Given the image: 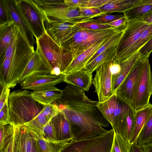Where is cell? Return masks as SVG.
Instances as JSON below:
<instances>
[{
  "instance_id": "cell-34",
  "label": "cell",
  "mask_w": 152,
  "mask_h": 152,
  "mask_svg": "<svg viewBox=\"0 0 152 152\" xmlns=\"http://www.w3.org/2000/svg\"><path fill=\"white\" fill-rule=\"evenodd\" d=\"M14 134V127L13 125H0V152H4Z\"/></svg>"
},
{
  "instance_id": "cell-18",
  "label": "cell",
  "mask_w": 152,
  "mask_h": 152,
  "mask_svg": "<svg viewBox=\"0 0 152 152\" xmlns=\"http://www.w3.org/2000/svg\"><path fill=\"white\" fill-rule=\"evenodd\" d=\"M109 39L95 43L80 55L72 61L64 74L66 75L84 69L90 59Z\"/></svg>"
},
{
  "instance_id": "cell-39",
  "label": "cell",
  "mask_w": 152,
  "mask_h": 152,
  "mask_svg": "<svg viewBox=\"0 0 152 152\" xmlns=\"http://www.w3.org/2000/svg\"><path fill=\"white\" fill-rule=\"evenodd\" d=\"M78 10L80 18L82 20H90L102 15L107 13L102 11L99 8L80 7Z\"/></svg>"
},
{
  "instance_id": "cell-32",
  "label": "cell",
  "mask_w": 152,
  "mask_h": 152,
  "mask_svg": "<svg viewBox=\"0 0 152 152\" xmlns=\"http://www.w3.org/2000/svg\"><path fill=\"white\" fill-rule=\"evenodd\" d=\"M152 37V23L150 24L143 31L139 39L134 44L128 52L125 60L134 54L137 53L139 50Z\"/></svg>"
},
{
  "instance_id": "cell-31",
  "label": "cell",
  "mask_w": 152,
  "mask_h": 152,
  "mask_svg": "<svg viewBox=\"0 0 152 152\" xmlns=\"http://www.w3.org/2000/svg\"><path fill=\"white\" fill-rule=\"evenodd\" d=\"M152 10V5H137L124 13L128 21L139 20L147 13Z\"/></svg>"
},
{
  "instance_id": "cell-46",
  "label": "cell",
  "mask_w": 152,
  "mask_h": 152,
  "mask_svg": "<svg viewBox=\"0 0 152 152\" xmlns=\"http://www.w3.org/2000/svg\"><path fill=\"white\" fill-rule=\"evenodd\" d=\"M110 1L111 0H84L81 7L99 8Z\"/></svg>"
},
{
  "instance_id": "cell-37",
  "label": "cell",
  "mask_w": 152,
  "mask_h": 152,
  "mask_svg": "<svg viewBox=\"0 0 152 152\" xmlns=\"http://www.w3.org/2000/svg\"><path fill=\"white\" fill-rule=\"evenodd\" d=\"M124 30L117 32L110 37L90 59L88 63L91 62L107 49L118 45L124 33Z\"/></svg>"
},
{
  "instance_id": "cell-24",
  "label": "cell",
  "mask_w": 152,
  "mask_h": 152,
  "mask_svg": "<svg viewBox=\"0 0 152 152\" xmlns=\"http://www.w3.org/2000/svg\"><path fill=\"white\" fill-rule=\"evenodd\" d=\"M31 131L35 137L41 152H61L63 148L71 140H49L43 138L41 134L35 131Z\"/></svg>"
},
{
  "instance_id": "cell-10",
  "label": "cell",
  "mask_w": 152,
  "mask_h": 152,
  "mask_svg": "<svg viewBox=\"0 0 152 152\" xmlns=\"http://www.w3.org/2000/svg\"><path fill=\"white\" fill-rule=\"evenodd\" d=\"M149 24L140 20L128 21L124 33L118 45L114 60L118 63L125 60L129 50Z\"/></svg>"
},
{
  "instance_id": "cell-51",
  "label": "cell",
  "mask_w": 152,
  "mask_h": 152,
  "mask_svg": "<svg viewBox=\"0 0 152 152\" xmlns=\"http://www.w3.org/2000/svg\"><path fill=\"white\" fill-rule=\"evenodd\" d=\"M139 20L148 24L152 23V10L147 13Z\"/></svg>"
},
{
  "instance_id": "cell-21",
  "label": "cell",
  "mask_w": 152,
  "mask_h": 152,
  "mask_svg": "<svg viewBox=\"0 0 152 152\" xmlns=\"http://www.w3.org/2000/svg\"><path fill=\"white\" fill-rule=\"evenodd\" d=\"M53 118L56 125L57 140H73L74 136L70 123L61 111Z\"/></svg>"
},
{
  "instance_id": "cell-4",
  "label": "cell",
  "mask_w": 152,
  "mask_h": 152,
  "mask_svg": "<svg viewBox=\"0 0 152 152\" xmlns=\"http://www.w3.org/2000/svg\"><path fill=\"white\" fill-rule=\"evenodd\" d=\"M31 92L22 89L10 93L8 104L10 124L14 126L24 125L42 112L44 106L35 101Z\"/></svg>"
},
{
  "instance_id": "cell-12",
  "label": "cell",
  "mask_w": 152,
  "mask_h": 152,
  "mask_svg": "<svg viewBox=\"0 0 152 152\" xmlns=\"http://www.w3.org/2000/svg\"><path fill=\"white\" fill-rule=\"evenodd\" d=\"M139 58L123 82L117 88V97L132 107L136 85L143 65Z\"/></svg>"
},
{
  "instance_id": "cell-30",
  "label": "cell",
  "mask_w": 152,
  "mask_h": 152,
  "mask_svg": "<svg viewBox=\"0 0 152 152\" xmlns=\"http://www.w3.org/2000/svg\"><path fill=\"white\" fill-rule=\"evenodd\" d=\"M135 113V111L129 106L120 131V134L129 142L134 128Z\"/></svg>"
},
{
  "instance_id": "cell-53",
  "label": "cell",
  "mask_w": 152,
  "mask_h": 152,
  "mask_svg": "<svg viewBox=\"0 0 152 152\" xmlns=\"http://www.w3.org/2000/svg\"><path fill=\"white\" fill-rule=\"evenodd\" d=\"M130 152H144V151L141 146L136 143H134L132 145Z\"/></svg>"
},
{
  "instance_id": "cell-28",
  "label": "cell",
  "mask_w": 152,
  "mask_h": 152,
  "mask_svg": "<svg viewBox=\"0 0 152 152\" xmlns=\"http://www.w3.org/2000/svg\"><path fill=\"white\" fill-rule=\"evenodd\" d=\"M118 98L115 92L106 100L102 102L98 101L97 107L103 115L111 124H113V118L116 108Z\"/></svg>"
},
{
  "instance_id": "cell-40",
  "label": "cell",
  "mask_w": 152,
  "mask_h": 152,
  "mask_svg": "<svg viewBox=\"0 0 152 152\" xmlns=\"http://www.w3.org/2000/svg\"><path fill=\"white\" fill-rule=\"evenodd\" d=\"M41 134L43 138L46 140L58 141L57 140L56 127L53 117L44 126Z\"/></svg>"
},
{
  "instance_id": "cell-47",
  "label": "cell",
  "mask_w": 152,
  "mask_h": 152,
  "mask_svg": "<svg viewBox=\"0 0 152 152\" xmlns=\"http://www.w3.org/2000/svg\"><path fill=\"white\" fill-rule=\"evenodd\" d=\"M128 22V20L124 15V17L108 24L115 28L125 29L127 26Z\"/></svg>"
},
{
  "instance_id": "cell-33",
  "label": "cell",
  "mask_w": 152,
  "mask_h": 152,
  "mask_svg": "<svg viewBox=\"0 0 152 152\" xmlns=\"http://www.w3.org/2000/svg\"><path fill=\"white\" fill-rule=\"evenodd\" d=\"M152 141V107L150 115L143 127L136 144L141 146Z\"/></svg>"
},
{
  "instance_id": "cell-20",
  "label": "cell",
  "mask_w": 152,
  "mask_h": 152,
  "mask_svg": "<svg viewBox=\"0 0 152 152\" xmlns=\"http://www.w3.org/2000/svg\"><path fill=\"white\" fill-rule=\"evenodd\" d=\"M62 94V90L54 86L34 91L31 92V96L35 101L46 106L60 98Z\"/></svg>"
},
{
  "instance_id": "cell-8",
  "label": "cell",
  "mask_w": 152,
  "mask_h": 152,
  "mask_svg": "<svg viewBox=\"0 0 152 152\" xmlns=\"http://www.w3.org/2000/svg\"><path fill=\"white\" fill-rule=\"evenodd\" d=\"M58 1L34 0L45 13L46 20L73 24L82 20L78 9L61 5Z\"/></svg>"
},
{
  "instance_id": "cell-49",
  "label": "cell",
  "mask_w": 152,
  "mask_h": 152,
  "mask_svg": "<svg viewBox=\"0 0 152 152\" xmlns=\"http://www.w3.org/2000/svg\"><path fill=\"white\" fill-rule=\"evenodd\" d=\"M84 0H62L63 5L72 8L78 9L81 7Z\"/></svg>"
},
{
  "instance_id": "cell-56",
  "label": "cell",
  "mask_w": 152,
  "mask_h": 152,
  "mask_svg": "<svg viewBox=\"0 0 152 152\" xmlns=\"http://www.w3.org/2000/svg\"><path fill=\"white\" fill-rule=\"evenodd\" d=\"M51 74L56 76H58L62 74L61 73L60 69L58 67L54 68L51 72Z\"/></svg>"
},
{
  "instance_id": "cell-14",
  "label": "cell",
  "mask_w": 152,
  "mask_h": 152,
  "mask_svg": "<svg viewBox=\"0 0 152 152\" xmlns=\"http://www.w3.org/2000/svg\"><path fill=\"white\" fill-rule=\"evenodd\" d=\"M14 126L13 152H30L35 140L33 134L24 125Z\"/></svg>"
},
{
  "instance_id": "cell-23",
  "label": "cell",
  "mask_w": 152,
  "mask_h": 152,
  "mask_svg": "<svg viewBox=\"0 0 152 152\" xmlns=\"http://www.w3.org/2000/svg\"><path fill=\"white\" fill-rule=\"evenodd\" d=\"M152 104L135 112V123L133 132L129 141L132 145L136 144L139 135L150 115Z\"/></svg>"
},
{
  "instance_id": "cell-52",
  "label": "cell",
  "mask_w": 152,
  "mask_h": 152,
  "mask_svg": "<svg viewBox=\"0 0 152 152\" xmlns=\"http://www.w3.org/2000/svg\"><path fill=\"white\" fill-rule=\"evenodd\" d=\"M13 146L14 136L8 144L3 152H13Z\"/></svg>"
},
{
  "instance_id": "cell-9",
  "label": "cell",
  "mask_w": 152,
  "mask_h": 152,
  "mask_svg": "<svg viewBox=\"0 0 152 152\" xmlns=\"http://www.w3.org/2000/svg\"><path fill=\"white\" fill-rule=\"evenodd\" d=\"M152 94V73L149 59L143 62L131 108L135 112L148 106Z\"/></svg>"
},
{
  "instance_id": "cell-41",
  "label": "cell",
  "mask_w": 152,
  "mask_h": 152,
  "mask_svg": "<svg viewBox=\"0 0 152 152\" xmlns=\"http://www.w3.org/2000/svg\"><path fill=\"white\" fill-rule=\"evenodd\" d=\"M124 16L123 15H112L104 14L89 20L90 21L102 24H108Z\"/></svg>"
},
{
  "instance_id": "cell-3",
  "label": "cell",
  "mask_w": 152,
  "mask_h": 152,
  "mask_svg": "<svg viewBox=\"0 0 152 152\" xmlns=\"http://www.w3.org/2000/svg\"><path fill=\"white\" fill-rule=\"evenodd\" d=\"M74 25L71 33L61 45L71 53L73 60L95 43L109 39L117 32L124 30L115 27L90 30Z\"/></svg>"
},
{
  "instance_id": "cell-2",
  "label": "cell",
  "mask_w": 152,
  "mask_h": 152,
  "mask_svg": "<svg viewBox=\"0 0 152 152\" xmlns=\"http://www.w3.org/2000/svg\"><path fill=\"white\" fill-rule=\"evenodd\" d=\"M20 29L17 27L4 56L0 60V83L14 88L35 51Z\"/></svg>"
},
{
  "instance_id": "cell-42",
  "label": "cell",
  "mask_w": 152,
  "mask_h": 152,
  "mask_svg": "<svg viewBox=\"0 0 152 152\" xmlns=\"http://www.w3.org/2000/svg\"><path fill=\"white\" fill-rule=\"evenodd\" d=\"M61 112L58 105L56 104H50L44 106L42 110L43 115L50 120Z\"/></svg>"
},
{
  "instance_id": "cell-5",
  "label": "cell",
  "mask_w": 152,
  "mask_h": 152,
  "mask_svg": "<svg viewBox=\"0 0 152 152\" xmlns=\"http://www.w3.org/2000/svg\"><path fill=\"white\" fill-rule=\"evenodd\" d=\"M35 39L36 50L51 72L54 68L58 67L60 69L61 73L64 74L72 61L71 53L55 42L47 33L46 29L40 37Z\"/></svg>"
},
{
  "instance_id": "cell-43",
  "label": "cell",
  "mask_w": 152,
  "mask_h": 152,
  "mask_svg": "<svg viewBox=\"0 0 152 152\" xmlns=\"http://www.w3.org/2000/svg\"><path fill=\"white\" fill-rule=\"evenodd\" d=\"M152 52V37L138 51L137 53L140 61L143 62L148 59Z\"/></svg>"
},
{
  "instance_id": "cell-11",
  "label": "cell",
  "mask_w": 152,
  "mask_h": 152,
  "mask_svg": "<svg viewBox=\"0 0 152 152\" xmlns=\"http://www.w3.org/2000/svg\"><path fill=\"white\" fill-rule=\"evenodd\" d=\"M112 61L105 62L98 67L92 84L98 96V102H104L113 94L112 89V74L110 66Z\"/></svg>"
},
{
  "instance_id": "cell-29",
  "label": "cell",
  "mask_w": 152,
  "mask_h": 152,
  "mask_svg": "<svg viewBox=\"0 0 152 152\" xmlns=\"http://www.w3.org/2000/svg\"><path fill=\"white\" fill-rule=\"evenodd\" d=\"M129 107L124 102L118 99L112 126L114 132L119 134L121 128L126 116Z\"/></svg>"
},
{
  "instance_id": "cell-7",
  "label": "cell",
  "mask_w": 152,
  "mask_h": 152,
  "mask_svg": "<svg viewBox=\"0 0 152 152\" xmlns=\"http://www.w3.org/2000/svg\"><path fill=\"white\" fill-rule=\"evenodd\" d=\"M20 13L33 34L39 38L45 32L46 18L34 0H14Z\"/></svg>"
},
{
  "instance_id": "cell-27",
  "label": "cell",
  "mask_w": 152,
  "mask_h": 152,
  "mask_svg": "<svg viewBox=\"0 0 152 152\" xmlns=\"http://www.w3.org/2000/svg\"><path fill=\"white\" fill-rule=\"evenodd\" d=\"M140 0H111L108 3L99 9L102 12L109 13H124L138 5Z\"/></svg>"
},
{
  "instance_id": "cell-25",
  "label": "cell",
  "mask_w": 152,
  "mask_h": 152,
  "mask_svg": "<svg viewBox=\"0 0 152 152\" xmlns=\"http://www.w3.org/2000/svg\"><path fill=\"white\" fill-rule=\"evenodd\" d=\"M16 25L12 21L0 24V57L3 58L7 47L10 43L15 32Z\"/></svg>"
},
{
  "instance_id": "cell-1",
  "label": "cell",
  "mask_w": 152,
  "mask_h": 152,
  "mask_svg": "<svg viewBox=\"0 0 152 152\" xmlns=\"http://www.w3.org/2000/svg\"><path fill=\"white\" fill-rule=\"evenodd\" d=\"M62 91L56 101L70 123L73 140L93 138L107 132L102 126L108 127L110 124L97 107L98 101L90 99L83 90L73 85L68 84Z\"/></svg>"
},
{
  "instance_id": "cell-54",
  "label": "cell",
  "mask_w": 152,
  "mask_h": 152,
  "mask_svg": "<svg viewBox=\"0 0 152 152\" xmlns=\"http://www.w3.org/2000/svg\"><path fill=\"white\" fill-rule=\"evenodd\" d=\"M141 146L144 152H152V141Z\"/></svg>"
},
{
  "instance_id": "cell-50",
  "label": "cell",
  "mask_w": 152,
  "mask_h": 152,
  "mask_svg": "<svg viewBox=\"0 0 152 152\" xmlns=\"http://www.w3.org/2000/svg\"><path fill=\"white\" fill-rule=\"evenodd\" d=\"M110 68L112 74V78H113L119 73L121 71V67L120 64L114 60L111 64Z\"/></svg>"
},
{
  "instance_id": "cell-38",
  "label": "cell",
  "mask_w": 152,
  "mask_h": 152,
  "mask_svg": "<svg viewBox=\"0 0 152 152\" xmlns=\"http://www.w3.org/2000/svg\"><path fill=\"white\" fill-rule=\"evenodd\" d=\"M79 27L90 30H98L113 28L108 24H102L90 21L89 20H81L74 24Z\"/></svg>"
},
{
  "instance_id": "cell-48",
  "label": "cell",
  "mask_w": 152,
  "mask_h": 152,
  "mask_svg": "<svg viewBox=\"0 0 152 152\" xmlns=\"http://www.w3.org/2000/svg\"><path fill=\"white\" fill-rule=\"evenodd\" d=\"M3 87L0 96V110L3 107L6 100L8 99L10 94V89L6 86Z\"/></svg>"
},
{
  "instance_id": "cell-19",
  "label": "cell",
  "mask_w": 152,
  "mask_h": 152,
  "mask_svg": "<svg viewBox=\"0 0 152 152\" xmlns=\"http://www.w3.org/2000/svg\"><path fill=\"white\" fill-rule=\"evenodd\" d=\"M92 74L82 69L66 75L64 82L88 92L92 84Z\"/></svg>"
},
{
  "instance_id": "cell-16",
  "label": "cell",
  "mask_w": 152,
  "mask_h": 152,
  "mask_svg": "<svg viewBox=\"0 0 152 152\" xmlns=\"http://www.w3.org/2000/svg\"><path fill=\"white\" fill-rule=\"evenodd\" d=\"M45 26L48 34L55 42L61 46L71 33L74 25L73 24L51 21L46 20Z\"/></svg>"
},
{
  "instance_id": "cell-13",
  "label": "cell",
  "mask_w": 152,
  "mask_h": 152,
  "mask_svg": "<svg viewBox=\"0 0 152 152\" xmlns=\"http://www.w3.org/2000/svg\"><path fill=\"white\" fill-rule=\"evenodd\" d=\"M66 75L58 76L51 73L45 75H34L27 78L20 84L22 89L36 91L54 87L64 82Z\"/></svg>"
},
{
  "instance_id": "cell-57",
  "label": "cell",
  "mask_w": 152,
  "mask_h": 152,
  "mask_svg": "<svg viewBox=\"0 0 152 152\" xmlns=\"http://www.w3.org/2000/svg\"><path fill=\"white\" fill-rule=\"evenodd\" d=\"M145 4L152 5V0H140L138 5Z\"/></svg>"
},
{
  "instance_id": "cell-36",
  "label": "cell",
  "mask_w": 152,
  "mask_h": 152,
  "mask_svg": "<svg viewBox=\"0 0 152 152\" xmlns=\"http://www.w3.org/2000/svg\"><path fill=\"white\" fill-rule=\"evenodd\" d=\"M50 121L43 115L42 112L35 118L24 125L30 131L41 134L44 127Z\"/></svg>"
},
{
  "instance_id": "cell-35",
  "label": "cell",
  "mask_w": 152,
  "mask_h": 152,
  "mask_svg": "<svg viewBox=\"0 0 152 152\" xmlns=\"http://www.w3.org/2000/svg\"><path fill=\"white\" fill-rule=\"evenodd\" d=\"M132 145L121 135L114 132L110 152H130Z\"/></svg>"
},
{
  "instance_id": "cell-17",
  "label": "cell",
  "mask_w": 152,
  "mask_h": 152,
  "mask_svg": "<svg viewBox=\"0 0 152 152\" xmlns=\"http://www.w3.org/2000/svg\"><path fill=\"white\" fill-rule=\"evenodd\" d=\"M11 20L19 27L32 46L36 44L33 34L16 6L14 0H6Z\"/></svg>"
},
{
  "instance_id": "cell-6",
  "label": "cell",
  "mask_w": 152,
  "mask_h": 152,
  "mask_svg": "<svg viewBox=\"0 0 152 152\" xmlns=\"http://www.w3.org/2000/svg\"><path fill=\"white\" fill-rule=\"evenodd\" d=\"M114 133L112 129L94 138L80 140H72L61 152H110Z\"/></svg>"
},
{
  "instance_id": "cell-26",
  "label": "cell",
  "mask_w": 152,
  "mask_h": 152,
  "mask_svg": "<svg viewBox=\"0 0 152 152\" xmlns=\"http://www.w3.org/2000/svg\"><path fill=\"white\" fill-rule=\"evenodd\" d=\"M118 45L105 50L91 62L88 63L84 69L92 74L93 72L102 64L113 61L116 56Z\"/></svg>"
},
{
  "instance_id": "cell-44",
  "label": "cell",
  "mask_w": 152,
  "mask_h": 152,
  "mask_svg": "<svg viewBox=\"0 0 152 152\" xmlns=\"http://www.w3.org/2000/svg\"><path fill=\"white\" fill-rule=\"evenodd\" d=\"M12 21L6 0H0V24Z\"/></svg>"
},
{
  "instance_id": "cell-45",
  "label": "cell",
  "mask_w": 152,
  "mask_h": 152,
  "mask_svg": "<svg viewBox=\"0 0 152 152\" xmlns=\"http://www.w3.org/2000/svg\"><path fill=\"white\" fill-rule=\"evenodd\" d=\"M7 99L2 109L0 110V125L10 124L8 104Z\"/></svg>"
},
{
  "instance_id": "cell-55",
  "label": "cell",
  "mask_w": 152,
  "mask_h": 152,
  "mask_svg": "<svg viewBox=\"0 0 152 152\" xmlns=\"http://www.w3.org/2000/svg\"><path fill=\"white\" fill-rule=\"evenodd\" d=\"M30 152H41L36 139Z\"/></svg>"
},
{
  "instance_id": "cell-22",
  "label": "cell",
  "mask_w": 152,
  "mask_h": 152,
  "mask_svg": "<svg viewBox=\"0 0 152 152\" xmlns=\"http://www.w3.org/2000/svg\"><path fill=\"white\" fill-rule=\"evenodd\" d=\"M139 58L137 53L132 55L127 60L119 63L121 67L119 73L112 78V91L114 94L118 86L128 74Z\"/></svg>"
},
{
  "instance_id": "cell-15",
  "label": "cell",
  "mask_w": 152,
  "mask_h": 152,
  "mask_svg": "<svg viewBox=\"0 0 152 152\" xmlns=\"http://www.w3.org/2000/svg\"><path fill=\"white\" fill-rule=\"evenodd\" d=\"M50 73L49 69L36 50L19 77L18 84H20L27 78L33 75H47Z\"/></svg>"
}]
</instances>
